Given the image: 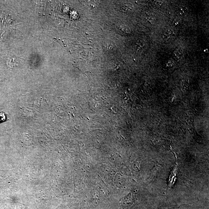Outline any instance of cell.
Wrapping results in <instances>:
<instances>
[{
    "label": "cell",
    "instance_id": "1",
    "mask_svg": "<svg viewBox=\"0 0 209 209\" xmlns=\"http://www.w3.org/2000/svg\"><path fill=\"white\" fill-rule=\"evenodd\" d=\"M183 50L181 49H177L174 53V57L177 60H179L181 59L182 56H183Z\"/></svg>",
    "mask_w": 209,
    "mask_h": 209
},
{
    "label": "cell",
    "instance_id": "2",
    "mask_svg": "<svg viewBox=\"0 0 209 209\" xmlns=\"http://www.w3.org/2000/svg\"><path fill=\"white\" fill-rule=\"evenodd\" d=\"M8 66L10 67H13L14 66H16L17 63L15 61L14 59H9L7 61Z\"/></svg>",
    "mask_w": 209,
    "mask_h": 209
},
{
    "label": "cell",
    "instance_id": "3",
    "mask_svg": "<svg viewBox=\"0 0 209 209\" xmlns=\"http://www.w3.org/2000/svg\"><path fill=\"white\" fill-rule=\"evenodd\" d=\"M172 33V32L171 30H167L164 33L163 36L164 39H169L170 37V36L171 35Z\"/></svg>",
    "mask_w": 209,
    "mask_h": 209
},
{
    "label": "cell",
    "instance_id": "4",
    "mask_svg": "<svg viewBox=\"0 0 209 209\" xmlns=\"http://www.w3.org/2000/svg\"><path fill=\"white\" fill-rule=\"evenodd\" d=\"M162 2L161 1H157L156 2V4H157V5H162Z\"/></svg>",
    "mask_w": 209,
    "mask_h": 209
},
{
    "label": "cell",
    "instance_id": "5",
    "mask_svg": "<svg viewBox=\"0 0 209 209\" xmlns=\"http://www.w3.org/2000/svg\"><path fill=\"white\" fill-rule=\"evenodd\" d=\"M172 64H173V63H172V61H168V65L169 64H170V66H171L172 65Z\"/></svg>",
    "mask_w": 209,
    "mask_h": 209
}]
</instances>
